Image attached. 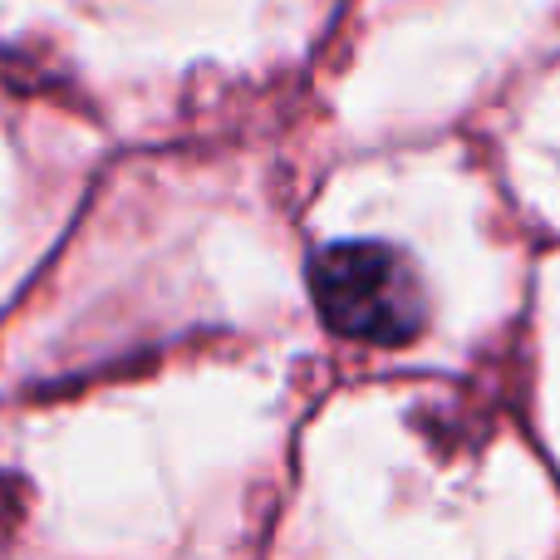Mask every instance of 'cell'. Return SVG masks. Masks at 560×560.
Listing matches in <instances>:
<instances>
[{"label": "cell", "mask_w": 560, "mask_h": 560, "mask_svg": "<svg viewBox=\"0 0 560 560\" xmlns=\"http://www.w3.org/2000/svg\"><path fill=\"white\" fill-rule=\"evenodd\" d=\"M315 310L335 335L359 345H408L428 319L423 280L398 246L329 242L310 261Z\"/></svg>", "instance_id": "6da1fadb"}]
</instances>
